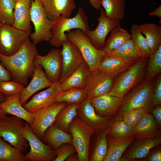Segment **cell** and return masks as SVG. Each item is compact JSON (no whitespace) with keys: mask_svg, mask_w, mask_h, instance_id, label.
Instances as JSON below:
<instances>
[{"mask_svg":"<svg viewBox=\"0 0 161 161\" xmlns=\"http://www.w3.org/2000/svg\"><path fill=\"white\" fill-rule=\"evenodd\" d=\"M154 85L153 79L144 80L130 90L114 115L116 121L122 120L124 114L131 110L142 107L150 109Z\"/></svg>","mask_w":161,"mask_h":161,"instance_id":"3957f363","label":"cell"},{"mask_svg":"<svg viewBox=\"0 0 161 161\" xmlns=\"http://www.w3.org/2000/svg\"><path fill=\"white\" fill-rule=\"evenodd\" d=\"M16 0H0V23L13 26Z\"/></svg>","mask_w":161,"mask_h":161,"instance_id":"f35d334b","label":"cell"},{"mask_svg":"<svg viewBox=\"0 0 161 161\" xmlns=\"http://www.w3.org/2000/svg\"><path fill=\"white\" fill-rule=\"evenodd\" d=\"M89 19L83 8L80 7L75 16L67 18L60 16L53 21L52 36L49 41L51 45L59 47L62 43L68 40L65 32L75 29H80L83 32L90 30Z\"/></svg>","mask_w":161,"mask_h":161,"instance_id":"277c9868","label":"cell"},{"mask_svg":"<svg viewBox=\"0 0 161 161\" xmlns=\"http://www.w3.org/2000/svg\"><path fill=\"white\" fill-rule=\"evenodd\" d=\"M106 16L114 20H120L125 15V0H100Z\"/></svg>","mask_w":161,"mask_h":161,"instance_id":"1f68e13d","label":"cell"},{"mask_svg":"<svg viewBox=\"0 0 161 161\" xmlns=\"http://www.w3.org/2000/svg\"><path fill=\"white\" fill-rule=\"evenodd\" d=\"M69 130L78 156V161H89L90 140L96 134L95 131L77 116L70 124Z\"/></svg>","mask_w":161,"mask_h":161,"instance_id":"52a82bcc","label":"cell"},{"mask_svg":"<svg viewBox=\"0 0 161 161\" xmlns=\"http://www.w3.org/2000/svg\"><path fill=\"white\" fill-rule=\"evenodd\" d=\"M77 116L92 128L97 134L112 126L116 121L114 116L103 117L97 114L89 99L87 98L78 104Z\"/></svg>","mask_w":161,"mask_h":161,"instance_id":"8fae6325","label":"cell"},{"mask_svg":"<svg viewBox=\"0 0 161 161\" xmlns=\"http://www.w3.org/2000/svg\"><path fill=\"white\" fill-rule=\"evenodd\" d=\"M161 137L138 140L123 154L120 161H134L146 157L150 150L160 145Z\"/></svg>","mask_w":161,"mask_h":161,"instance_id":"ffe728a7","label":"cell"},{"mask_svg":"<svg viewBox=\"0 0 161 161\" xmlns=\"http://www.w3.org/2000/svg\"><path fill=\"white\" fill-rule=\"evenodd\" d=\"M30 17L34 32L30 36L35 44L43 41H49L52 36L53 21L46 15L41 0L31 1Z\"/></svg>","mask_w":161,"mask_h":161,"instance_id":"ba28073f","label":"cell"},{"mask_svg":"<svg viewBox=\"0 0 161 161\" xmlns=\"http://www.w3.org/2000/svg\"><path fill=\"white\" fill-rule=\"evenodd\" d=\"M24 121L14 115L4 116L0 119V137L22 153H26L28 142L24 134Z\"/></svg>","mask_w":161,"mask_h":161,"instance_id":"5b68a950","label":"cell"},{"mask_svg":"<svg viewBox=\"0 0 161 161\" xmlns=\"http://www.w3.org/2000/svg\"><path fill=\"white\" fill-rule=\"evenodd\" d=\"M123 99V98L105 94L90 99L89 100L97 114L106 117L114 116Z\"/></svg>","mask_w":161,"mask_h":161,"instance_id":"44dd1931","label":"cell"},{"mask_svg":"<svg viewBox=\"0 0 161 161\" xmlns=\"http://www.w3.org/2000/svg\"><path fill=\"white\" fill-rule=\"evenodd\" d=\"M149 111L153 114L155 120L157 125L161 129V106L158 105L150 109Z\"/></svg>","mask_w":161,"mask_h":161,"instance_id":"bcb514c9","label":"cell"},{"mask_svg":"<svg viewBox=\"0 0 161 161\" xmlns=\"http://www.w3.org/2000/svg\"><path fill=\"white\" fill-rule=\"evenodd\" d=\"M148 58L141 57L114 80L106 95L123 98L132 89L144 80Z\"/></svg>","mask_w":161,"mask_h":161,"instance_id":"7a4b0ae2","label":"cell"},{"mask_svg":"<svg viewBox=\"0 0 161 161\" xmlns=\"http://www.w3.org/2000/svg\"><path fill=\"white\" fill-rule=\"evenodd\" d=\"M131 38L134 43L141 57L149 58L151 55L146 38L141 33L139 25L133 24L131 29Z\"/></svg>","mask_w":161,"mask_h":161,"instance_id":"e575fe53","label":"cell"},{"mask_svg":"<svg viewBox=\"0 0 161 161\" xmlns=\"http://www.w3.org/2000/svg\"><path fill=\"white\" fill-rule=\"evenodd\" d=\"M160 129L153 115L148 113L133 127V137L138 140L161 137Z\"/></svg>","mask_w":161,"mask_h":161,"instance_id":"603a6c76","label":"cell"},{"mask_svg":"<svg viewBox=\"0 0 161 161\" xmlns=\"http://www.w3.org/2000/svg\"><path fill=\"white\" fill-rule=\"evenodd\" d=\"M99 17L97 18L98 24L93 30H89L84 33L94 46L97 49H103L106 37L115 27L120 25V20H114L108 18L104 9H100Z\"/></svg>","mask_w":161,"mask_h":161,"instance_id":"5bb4252c","label":"cell"},{"mask_svg":"<svg viewBox=\"0 0 161 161\" xmlns=\"http://www.w3.org/2000/svg\"><path fill=\"white\" fill-rule=\"evenodd\" d=\"M12 78L10 72L0 63V82L11 80Z\"/></svg>","mask_w":161,"mask_h":161,"instance_id":"7dc6e473","label":"cell"},{"mask_svg":"<svg viewBox=\"0 0 161 161\" xmlns=\"http://www.w3.org/2000/svg\"><path fill=\"white\" fill-rule=\"evenodd\" d=\"M92 6L95 9L99 10L100 8V0H89Z\"/></svg>","mask_w":161,"mask_h":161,"instance_id":"f907efd6","label":"cell"},{"mask_svg":"<svg viewBox=\"0 0 161 161\" xmlns=\"http://www.w3.org/2000/svg\"><path fill=\"white\" fill-rule=\"evenodd\" d=\"M149 15L150 16H156L161 18V6L160 5L159 7L155 9L153 11L149 13Z\"/></svg>","mask_w":161,"mask_h":161,"instance_id":"681fc988","label":"cell"},{"mask_svg":"<svg viewBox=\"0 0 161 161\" xmlns=\"http://www.w3.org/2000/svg\"><path fill=\"white\" fill-rule=\"evenodd\" d=\"M30 0L32 1V0Z\"/></svg>","mask_w":161,"mask_h":161,"instance_id":"11a10c76","label":"cell"},{"mask_svg":"<svg viewBox=\"0 0 161 161\" xmlns=\"http://www.w3.org/2000/svg\"><path fill=\"white\" fill-rule=\"evenodd\" d=\"M131 65L106 53L102 58L97 69L114 79Z\"/></svg>","mask_w":161,"mask_h":161,"instance_id":"83f0119b","label":"cell"},{"mask_svg":"<svg viewBox=\"0 0 161 161\" xmlns=\"http://www.w3.org/2000/svg\"><path fill=\"white\" fill-rule=\"evenodd\" d=\"M67 104L64 102H55L32 113L33 122L30 126L40 139L41 140L46 130L54 123L58 114Z\"/></svg>","mask_w":161,"mask_h":161,"instance_id":"7c38bea8","label":"cell"},{"mask_svg":"<svg viewBox=\"0 0 161 161\" xmlns=\"http://www.w3.org/2000/svg\"><path fill=\"white\" fill-rule=\"evenodd\" d=\"M147 62L144 80H150L161 72V45L151 55Z\"/></svg>","mask_w":161,"mask_h":161,"instance_id":"74e56055","label":"cell"},{"mask_svg":"<svg viewBox=\"0 0 161 161\" xmlns=\"http://www.w3.org/2000/svg\"><path fill=\"white\" fill-rule=\"evenodd\" d=\"M114 80L97 69L92 71L90 70L85 88L87 94V98L90 99L106 94L112 88Z\"/></svg>","mask_w":161,"mask_h":161,"instance_id":"2e32d148","label":"cell"},{"mask_svg":"<svg viewBox=\"0 0 161 161\" xmlns=\"http://www.w3.org/2000/svg\"><path fill=\"white\" fill-rule=\"evenodd\" d=\"M148 107L140 108L135 109L133 118L130 125L134 127L140 119L149 111Z\"/></svg>","mask_w":161,"mask_h":161,"instance_id":"ee69618b","label":"cell"},{"mask_svg":"<svg viewBox=\"0 0 161 161\" xmlns=\"http://www.w3.org/2000/svg\"><path fill=\"white\" fill-rule=\"evenodd\" d=\"M111 126L98 135L95 146L90 159L91 161H103L107 153L108 143L106 136Z\"/></svg>","mask_w":161,"mask_h":161,"instance_id":"d590c367","label":"cell"},{"mask_svg":"<svg viewBox=\"0 0 161 161\" xmlns=\"http://www.w3.org/2000/svg\"><path fill=\"white\" fill-rule=\"evenodd\" d=\"M75 153L69 156L65 160L66 161H78V157L77 153Z\"/></svg>","mask_w":161,"mask_h":161,"instance_id":"816d5d0a","label":"cell"},{"mask_svg":"<svg viewBox=\"0 0 161 161\" xmlns=\"http://www.w3.org/2000/svg\"><path fill=\"white\" fill-rule=\"evenodd\" d=\"M58 81L46 89L34 95L23 106L28 112L32 113L41 108L55 102L56 99L61 91Z\"/></svg>","mask_w":161,"mask_h":161,"instance_id":"e0dca14e","label":"cell"},{"mask_svg":"<svg viewBox=\"0 0 161 161\" xmlns=\"http://www.w3.org/2000/svg\"><path fill=\"white\" fill-rule=\"evenodd\" d=\"M106 54L130 65L135 63L142 57L131 38L117 49Z\"/></svg>","mask_w":161,"mask_h":161,"instance_id":"f1b7e54d","label":"cell"},{"mask_svg":"<svg viewBox=\"0 0 161 161\" xmlns=\"http://www.w3.org/2000/svg\"><path fill=\"white\" fill-rule=\"evenodd\" d=\"M41 140L55 150L62 145H73L71 134L65 132L53 123L45 132Z\"/></svg>","mask_w":161,"mask_h":161,"instance_id":"d4e9b609","label":"cell"},{"mask_svg":"<svg viewBox=\"0 0 161 161\" xmlns=\"http://www.w3.org/2000/svg\"><path fill=\"white\" fill-rule=\"evenodd\" d=\"M38 54L35 44L28 38L14 54L6 56L0 54V61L14 80L25 85L33 74L34 59Z\"/></svg>","mask_w":161,"mask_h":161,"instance_id":"6da1fadb","label":"cell"},{"mask_svg":"<svg viewBox=\"0 0 161 161\" xmlns=\"http://www.w3.org/2000/svg\"><path fill=\"white\" fill-rule=\"evenodd\" d=\"M4 100L0 103V108L6 114L16 116L31 125L33 122V115L27 111L20 102V94L5 96Z\"/></svg>","mask_w":161,"mask_h":161,"instance_id":"7402d4cb","label":"cell"},{"mask_svg":"<svg viewBox=\"0 0 161 161\" xmlns=\"http://www.w3.org/2000/svg\"><path fill=\"white\" fill-rule=\"evenodd\" d=\"M89 71L88 65L83 60L78 67L70 75L60 83L61 91L74 88H85Z\"/></svg>","mask_w":161,"mask_h":161,"instance_id":"4316f807","label":"cell"},{"mask_svg":"<svg viewBox=\"0 0 161 161\" xmlns=\"http://www.w3.org/2000/svg\"><path fill=\"white\" fill-rule=\"evenodd\" d=\"M30 36L13 26L0 23V54L6 56L14 54Z\"/></svg>","mask_w":161,"mask_h":161,"instance_id":"9c48e42d","label":"cell"},{"mask_svg":"<svg viewBox=\"0 0 161 161\" xmlns=\"http://www.w3.org/2000/svg\"><path fill=\"white\" fill-rule=\"evenodd\" d=\"M139 26L141 33L147 41L151 55H152L161 45V27L151 23Z\"/></svg>","mask_w":161,"mask_h":161,"instance_id":"f546056e","label":"cell"},{"mask_svg":"<svg viewBox=\"0 0 161 161\" xmlns=\"http://www.w3.org/2000/svg\"><path fill=\"white\" fill-rule=\"evenodd\" d=\"M24 155L0 137V161H25Z\"/></svg>","mask_w":161,"mask_h":161,"instance_id":"8d00e7d4","label":"cell"},{"mask_svg":"<svg viewBox=\"0 0 161 161\" xmlns=\"http://www.w3.org/2000/svg\"><path fill=\"white\" fill-rule=\"evenodd\" d=\"M6 114L0 108V119L4 116L6 115Z\"/></svg>","mask_w":161,"mask_h":161,"instance_id":"db71d44e","label":"cell"},{"mask_svg":"<svg viewBox=\"0 0 161 161\" xmlns=\"http://www.w3.org/2000/svg\"><path fill=\"white\" fill-rule=\"evenodd\" d=\"M56 157L54 161H64L70 155L77 153L73 145L65 143L55 150Z\"/></svg>","mask_w":161,"mask_h":161,"instance_id":"b9f144b4","label":"cell"},{"mask_svg":"<svg viewBox=\"0 0 161 161\" xmlns=\"http://www.w3.org/2000/svg\"><path fill=\"white\" fill-rule=\"evenodd\" d=\"M78 104H67L57 115L53 123L60 129L69 133V126L73 119L77 116Z\"/></svg>","mask_w":161,"mask_h":161,"instance_id":"d6a6232c","label":"cell"},{"mask_svg":"<svg viewBox=\"0 0 161 161\" xmlns=\"http://www.w3.org/2000/svg\"><path fill=\"white\" fill-rule=\"evenodd\" d=\"M30 0H16L13 27L30 35Z\"/></svg>","mask_w":161,"mask_h":161,"instance_id":"cb8c5ba5","label":"cell"},{"mask_svg":"<svg viewBox=\"0 0 161 161\" xmlns=\"http://www.w3.org/2000/svg\"><path fill=\"white\" fill-rule=\"evenodd\" d=\"M37 65H39L44 70L46 76L52 83L58 82L62 69L61 50L53 49L45 56L38 54L34 61V67Z\"/></svg>","mask_w":161,"mask_h":161,"instance_id":"4fadbf2b","label":"cell"},{"mask_svg":"<svg viewBox=\"0 0 161 161\" xmlns=\"http://www.w3.org/2000/svg\"><path fill=\"white\" fill-rule=\"evenodd\" d=\"M48 18L53 21L60 16L70 18L76 7L75 0H41Z\"/></svg>","mask_w":161,"mask_h":161,"instance_id":"d6986e66","label":"cell"},{"mask_svg":"<svg viewBox=\"0 0 161 161\" xmlns=\"http://www.w3.org/2000/svg\"><path fill=\"white\" fill-rule=\"evenodd\" d=\"M161 103V76L159 75L154 84L150 109Z\"/></svg>","mask_w":161,"mask_h":161,"instance_id":"7bdbcfd3","label":"cell"},{"mask_svg":"<svg viewBox=\"0 0 161 161\" xmlns=\"http://www.w3.org/2000/svg\"><path fill=\"white\" fill-rule=\"evenodd\" d=\"M25 87L24 85L15 80L0 82V92L5 96L21 94Z\"/></svg>","mask_w":161,"mask_h":161,"instance_id":"60d3db41","label":"cell"},{"mask_svg":"<svg viewBox=\"0 0 161 161\" xmlns=\"http://www.w3.org/2000/svg\"><path fill=\"white\" fill-rule=\"evenodd\" d=\"M61 46L62 69L58 81L60 83L70 75L83 60L78 47L69 40L64 41Z\"/></svg>","mask_w":161,"mask_h":161,"instance_id":"9a60e30c","label":"cell"},{"mask_svg":"<svg viewBox=\"0 0 161 161\" xmlns=\"http://www.w3.org/2000/svg\"><path fill=\"white\" fill-rule=\"evenodd\" d=\"M66 34L68 40L75 45L79 50L90 71L97 69L102 58L106 53L95 48L85 33L80 29L72 30Z\"/></svg>","mask_w":161,"mask_h":161,"instance_id":"8992f818","label":"cell"},{"mask_svg":"<svg viewBox=\"0 0 161 161\" xmlns=\"http://www.w3.org/2000/svg\"><path fill=\"white\" fill-rule=\"evenodd\" d=\"M32 76L30 82L20 94V102L22 106L35 93L50 87L54 83L48 78L42 68L38 65L35 66Z\"/></svg>","mask_w":161,"mask_h":161,"instance_id":"ac0fdd59","label":"cell"},{"mask_svg":"<svg viewBox=\"0 0 161 161\" xmlns=\"http://www.w3.org/2000/svg\"><path fill=\"white\" fill-rule=\"evenodd\" d=\"M133 127L122 120L115 121L107 135L115 138L133 137Z\"/></svg>","mask_w":161,"mask_h":161,"instance_id":"ab89813d","label":"cell"},{"mask_svg":"<svg viewBox=\"0 0 161 161\" xmlns=\"http://www.w3.org/2000/svg\"><path fill=\"white\" fill-rule=\"evenodd\" d=\"M87 98L85 88H74L61 91L57 97L55 102L66 103L67 104H79Z\"/></svg>","mask_w":161,"mask_h":161,"instance_id":"836d02e7","label":"cell"},{"mask_svg":"<svg viewBox=\"0 0 161 161\" xmlns=\"http://www.w3.org/2000/svg\"><path fill=\"white\" fill-rule=\"evenodd\" d=\"M142 160L148 161H161V150L160 148H157L150 151L147 156Z\"/></svg>","mask_w":161,"mask_h":161,"instance_id":"f6af8a7d","label":"cell"},{"mask_svg":"<svg viewBox=\"0 0 161 161\" xmlns=\"http://www.w3.org/2000/svg\"><path fill=\"white\" fill-rule=\"evenodd\" d=\"M24 134L30 147L29 151L24 155L25 161H54L56 157L55 150L37 137L26 122Z\"/></svg>","mask_w":161,"mask_h":161,"instance_id":"30bf717a","label":"cell"},{"mask_svg":"<svg viewBox=\"0 0 161 161\" xmlns=\"http://www.w3.org/2000/svg\"><path fill=\"white\" fill-rule=\"evenodd\" d=\"M106 138L108 148L103 161H120L124 152L133 141L134 138L133 137L115 138L107 135Z\"/></svg>","mask_w":161,"mask_h":161,"instance_id":"484cf974","label":"cell"},{"mask_svg":"<svg viewBox=\"0 0 161 161\" xmlns=\"http://www.w3.org/2000/svg\"><path fill=\"white\" fill-rule=\"evenodd\" d=\"M130 39V35L127 31L120 25L117 26L110 32L102 50L106 53H109L117 49Z\"/></svg>","mask_w":161,"mask_h":161,"instance_id":"4dcf8cb0","label":"cell"},{"mask_svg":"<svg viewBox=\"0 0 161 161\" xmlns=\"http://www.w3.org/2000/svg\"><path fill=\"white\" fill-rule=\"evenodd\" d=\"M5 96L0 92V103L3 102L5 99Z\"/></svg>","mask_w":161,"mask_h":161,"instance_id":"f5cc1de1","label":"cell"},{"mask_svg":"<svg viewBox=\"0 0 161 161\" xmlns=\"http://www.w3.org/2000/svg\"><path fill=\"white\" fill-rule=\"evenodd\" d=\"M134 112L135 109L126 113L123 116L122 120L125 123L130 125L133 118Z\"/></svg>","mask_w":161,"mask_h":161,"instance_id":"c3c4849f","label":"cell"}]
</instances>
